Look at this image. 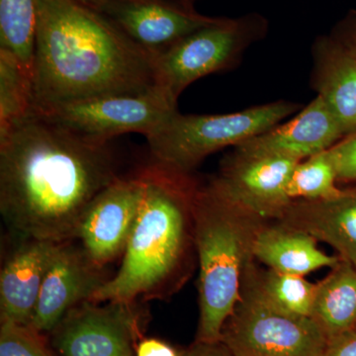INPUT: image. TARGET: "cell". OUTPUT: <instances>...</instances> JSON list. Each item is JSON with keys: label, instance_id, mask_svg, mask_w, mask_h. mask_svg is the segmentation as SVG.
Wrapping results in <instances>:
<instances>
[{"label": "cell", "instance_id": "cell-7", "mask_svg": "<svg viewBox=\"0 0 356 356\" xmlns=\"http://www.w3.org/2000/svg\"><path fill=\"white\" fill-rule=\"evenodd\" d=\"M221 341L234 356H320L327 337L313 318L273 310L242 288Z\"/></svg>", "mask_w": 356, "mask_h": 356}, {"label": "cell", "instance_id": "cell-29", "mask_svg": "<svg viewBox=\"0 0 356 356\" xmlns=\"http://www.w3.org/2000/svg\"><path fill=\"white\" fill-rule=\"evenodd\" d=\"M182 356H234L226 344L217 343H199L195 341Z\"/></svg>", "mask_w": 356, "mask_h": 356}, {"label": "cell", "instance_id": "cell-21", "mask_svg": "<svg viewBox=\"0 0 356 356\" xmlns=\"http://www.w3.org/2000/svg\"><path fill=\"white\" fill-rule=\"evenodd\" d=\"M32 102L33 70L0 49V137L29 113Z\"/></svg>", "mask_w": 356, "mask_h": 356}, {"label": "cell", "instance_id": "cell-31", "mask_svg": "<svg viewBox=\"0 0 356 356\" xmlns=\"http://www.w3.org/2000/svg\"><path fill=\"white\" fill-rule=\"evenodd\" d=\"M172 1L177 2L178 4H181L185 7H188V8H195L196 2L198 0H172Z\"/></svg>", "mask_w": 356, "mask_h": 356}, {"label": "cell", "instance_id": "cell-5", "mask_svg": "<svg viewBox=\"0 0 356 356\" xmlns=\"http://www.w3.org/2000/svg\"><path fill=\"white\" fill-rule=\"evenodd\" d=\"M301 109L297 103L280 100L228 114L184 115L177 110L146 136L151 161L191 175L210 154L238 147Z\"/></svg>", "mask_w": 356, "mask_h": 356}, {"label": "cell", "instance_id": "cell-30", "mask_svg": "<svg viewBox=\"0 0 356 356\" xmlns=\"http://www.w3.org/2000/svg\"><path fill=\"white\" fill-rule=\"evenodd\" d=\"M84 7L97 11V13L105 14L108 8L111 0H72Z\"/></svg>", "mask_w": 356, "mask_h": 356}, {"label": "cell", "instance_id": "cell-16", "mask_svg": "<svg viewBox=\"0 0 356 356\" xmlns=\"http://www.w3.org/2000/svg\"><path fill=\"white\" fill-rule=\"evenodd\" d=\"M311 84L343 131H356V57L330 35H322L312 46Z\"/></svg>", "mask_w": 356, "mask_h": 356}, {"label": "cell", "instance_id": "cell-20", "mask_svg": "<svg viewBox=\"0 0 356 356\" xmlns=\"http://www.w3.org/2000/svg\"><path fill=\"white\" fill-rule=\"evenodd\" d=\"M242 288L273 310L295 317L311 318L316 284L309 282L305 276L270 268L257 271L250 261L243 273Z\"/></svg>", "mask_w": 356, "mask_h": 356}, {"label": "cell", "instance_id": "cell-4", "mask_svg": "<svg viewBox=\"0 0 356 356\" xmlns=\"http://www.w3.org/2000/svg\"><path fill=\"white\" fill-rule=\"evenodd\" d=\"M194 243L199 261L200 317L195 341H221L222 327L242 297L243 273L261 220L229 200L211 181L197 184Z\"/></svg>", "mask_w": 356, "mask_h": 356}, {"label": "cell", "instance_id": "cell-17", "mask_svg": "<svg viewBox=\"0 0 356 356\" xmlns=\"http://www.w3.org/2000/svg\"><path fill=\"white\" fill-rule=\"evenodd\" d=\"M278 222L329 243L356 266V188L330 200H292Z\"/></svg>", "mask_w": 356, "mask_h": 356}, {"label": "cell", "instance_id": "cell-2", "mask_svg": "<svg viewBox=\"0 0 356 356\" xmlns=\"http://www.w3.org/2000/svg\"><path fill=\"white\" fill-rule=\"evenodd\" d=\"M32 107L156 88L154 57L104 14L72 0H36Z\"/></svg>", "mask_w": 356, "mask_h": 356}, {"label": "cell", "instance_id": "cell-23", "mask_svg": "<svg viewBox=\"0 0 356 356\" xmlns=\"http://www.w3.org/2000/svg\"><path fill=\"white\" fill-rule=\"evenodd\" d=\"M337 181L336 168L327 149L295 165L288 180L287 194L291 200H330L344 192L337 187Z\"/></svg>", "mask_w": 356, "mask_h": 356}, {"label": "cell", "instance_id": "cell-1", "mask_svg": "<svg viewBox=\"0 0 356 356\" xmlns=\"http://www.w3.org/2000/svg\"><path fill=\"white\" fill-rule=\"evenodd\" d=\"M121 175L111 142L33 107L0 137V212L21 238L76 240L88 206Z\"/></svg>", "mask_w": 356, "mask_h": 356}, {"label": "cell", "instance_id": "cell-8", "mask_svg": "<svg viewBox=\"0 0 356 356\" xmlns=\"http://www.w3.org/2000/svg\"><path fill=\"white\" fill-rule=\"evenodd\" d=\"M37 110L84 137L108 143L125 134L146 137L177 105L156 88L144 95L95 96Z\"/></svg>", "mask_w": 356, "mask_h": 356}, {"label": "cell", "instance_id": "cell-12", "mask_svg": "<svg viewBox=\"0 0 356 356\" xmlns=\"http://www.w3.org/2000/svg\"><path fill=\"white\" fill-rule=\"evenodd\" d=\"M108 280L104 267L91 261L81 245L74 241L58 243L30 327L42 334L53 332L70 310L89 301Z\"/></svg>", "mask_w": 356, "mask_h": 356}, {"label": "cell", "instance_id": "cell-25", "mask_svg": "<svg viewBox=\"0 0 356 356\" xmlns=\"http://www.w3.org/2000/svg\"><path fill=\"white\" fill-rule=\"evenodd\" d=\"M337 180L356 182V131L346 136L329 149Z\"/></svg>", "mask_w": 356, "mask_h": 356}, {"label": "cell", "instance_id": "cell-11", "mask_svg": "<svg viewBox=\"0 0 356 356\" xmlns=\"http://www.w3.org/2000/svg\"><path fill=\"white\" fill-rule=\"evenodd\" d=\"M299 161L276 156L234 152L221 172L210 181L229 200L261 220H278L292 202L287 194L290 175Z\"/></svg>", "mask_w": 356, "mask_h": 356}, {"label": "cell", "instance_id": "cell-13", "mask_svg": "<svg viewBox=\"0 0 356 356\" xmlns=\"http://www.w3.org/2000/svg\"><path fill=\"white\" fill-rule=\"evenodd\" d=\"M104 15L154 56L217 19L172 0H111Z\"/></svg>", "mask_w": 356, "mask_h": 356}, {"label": "cell", "instance_id": "cell-24", "mask_svg": "<svg viewBox=\"0 0 356 356\" xmlns=\"http://www.w3.org/2000/svg\"><path fill=\"white\" fill-rule=\"evenodd\" d=\"M0 356H55L47 346L44 334L11 322L0 325Z\"/></svg>", "mask_w": 356, "mask_h": 356}, {"label": "cell", "instance_id": "cell-27", "mask_svg": "<svg viewBox=\"0 0 356 356\" xmlns=\"http://www.w3.org/2000/svg\"><path fill=\"white\" fill-rule=\"evenodd\" d=\"M331 35L356 57V11L346 14V17L334 26Z\"/></svg>", "mask_w": 356, "mask_h": 356}, {"label": "cell", "instance_id": "cell-14", "mask_svg": "<svg viewBox=\"0 0 356 356\" xmlns=\"http://www.w3.org/2000/svg\"><path fill=\"white\" fill-rule=\"evenodd\" d=\"M344 137L334 115L318 96L296 116L236 147L241 154L276 156L301 161L327 151Z\"/></svg>", "mask_w": 356, "mask_h": 356}, {"label": "cell", "instance_id": "cell-9", "mask_svg": "<svg viewBox=\"0 0 356 356\" xmlns=\"http://www.w3.org/2000/svg\"><path fill=\"white\" fill-rule=\"evenodd\" d=\"M147 315L138 302L86 301L51 332L63 356H136Z\"/></svg>", "mask_w": 356, "mask_h": 356}, {"label": "cell", "instance_id": "cell-15", "mask_svg": "<svg viewBox=\"0 0 356 356\" xmlns=\"http://www.w3.org/2000/svg\"><path fill=\"white\" fill-rule=\"evenodd\" d=\"M58 245L22 238L6 257L0 273L1 322L31 325L44 276Z\"/></svg>", "mask_w": 356, "mask_h": 356}, {"label": "cell", "instance_id": "cell-22", "mask_svg": "<svg viewBox=\"0 0 356 356\" xmlns=\"http://www.w3.org/2000/svg\"><path fill=\"white\" fill-rule=\"evenodd\" d=\"M36 31V0H0V49L32 70Z\"/></svg>", "mask_w": 356, "mask_h": 356}, {"label": "cell", "instance_id": "cell-18", "mask_svg": "<svg viewBox=\"0 0 356 356\" xmlns=\"http://www.w3.org/2000/svg\"><path fill=\"white\" fill-rule=\"evenodd\" d=\"M317 242L306 232L283 222H262L252 243V257L273 270L306 276L322 267L332 268L341 261L339 257L318 250Z\"/></svg>", "mask_w": 356, "mask_h": 356}, {"label": "cell", "instance_id": "cell-28", "mask_svg": "<svg viewBox=\"0 0 356 356\" xmlns=\"http://www.w3.org/2000/svg\"><path fill=\"white\" fill-rule=\"evenodd\" d=\"M136 356H182V353L161 339L142 337L136 346Z\"/></svg>", "mask_w": 356, "mask_h": 356}, {"label": "cell", "instance_id": "cell-6", "mask_svg": "<svg viewBox=\"0 0 356 356\" xmlns=\"http://www.w3.org/2000/svg\"><path fill=\"white\" fill-rule=\"evenodd\" d=\"M268 32V21L257 13L217 17L156 54V88L172 103L194 81L234 69L245 51Z\"/></svg>", "mask_w": 356, "mask_h": 356}, {"label": "cell", "instance_id": "cell-10", "mask_svg": "<svg viewBox=\"0 0 356 356\" xmlns=\"http://www.w3.org/2000/svg\"><path fill=\"white\" fill-rule=\"evenodd\" d=\"M142 170L121 175L84 212L76 240L91 261L105 267L125 252L144 195Z\"/></svg>", "mask_w": 356, "mask_h": 356}, {"label": "cell", "instance_id": "cell-19", "mask_svg": "<svg viewBox=\"0 0 356 356\" xmlns=\"http://www.w3.org/2000/svg\"><path fill=\"white\" fill-rule=\"evenodd\" d=\"M311 318L327 339L356 329V266L343 261L316 283Z\"/></svg>", "mask_w": 356, "mask_h": 356}, {"label": "cell", "instance_id": "cell-26", "mask_svg": "<svg viewBox=\"0 0 356 356\" xmlns=\"http://www.w3.org/2000/svg\"><path fill=\"white\" fill-rule=\"evenodd\" d=\"M320 356H356V329L327 339Z\"/></svg>", "mask_w": 356, "mask_h": 356}, {"label": "cell", "instance_id": "cell-3", "mask_svg": "<svg viewBox=\"0 0 356 356\" xmlns=\"http://www.w3.org/2000/svg\"><path fill=\"white\" fill-rule=\"evenodd\" d=\"M140 170L144 195L120 268L90 302L161 299L184 277L191 245L195 247L193 201L198 184L191 175L153 161Z\"/></svg>", "mask_w": 356, "mask_h": 356}]
</instances>
